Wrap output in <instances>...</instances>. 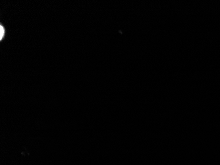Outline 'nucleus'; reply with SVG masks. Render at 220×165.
Segmentation results:
<instances>
[{
  "label": "nucleus",
  "instance_id": "f257e3e1",
  "mask_svg": "<svg viewBox=\"0 0 220 165\" xmlns=\"http://www.w3.org/2000/svg\"><path fill=\"white\" fill-rule=\"evenodd\" d=\"M3 30H4V29L2 27V26H1V29H0V31H1V32H0V33H1V38H2L3 34H4L3 33H3ZM4 31H5V30H4Z\"/></svg>",
  "mask_w": 220,
  "mask_h": 165
}]
</instances>
